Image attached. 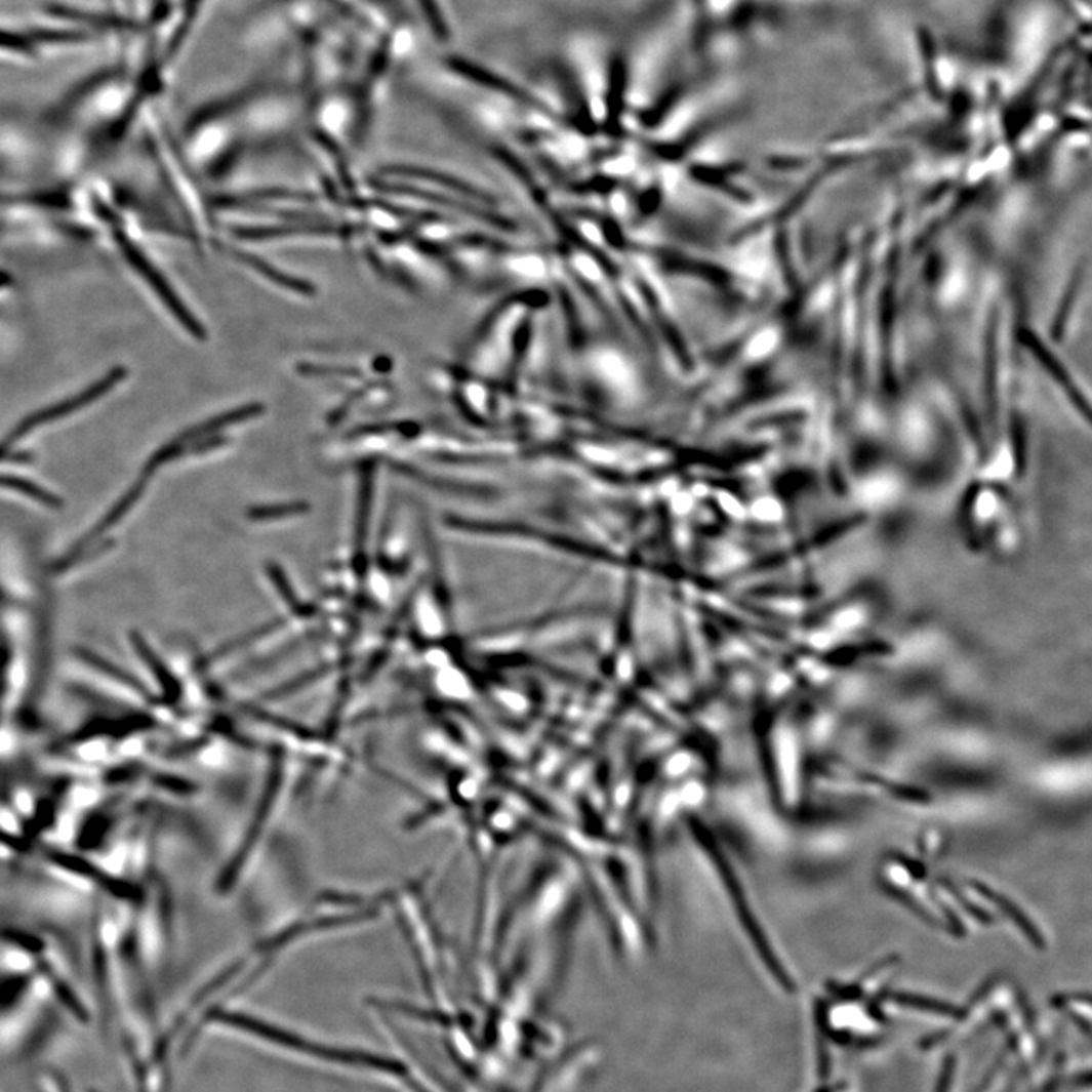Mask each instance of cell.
<instances>
[{"label":"cell","mask_w":1092,"mask_h":1092,"mask_svg":"<svg viewBox=\"0 0 1092 1092\" xmlns=\"http://www.w3.org/2000/svg\"><path fill=\"white\" fill-rule=\"evenodd\" d=\"M240 199H291V201H312V196L306 195V193L293 192V190L286 189H262L255 190V192L249 193L245 198Z\"/></svg>","instance_id":"8992f818"},{"label":"cell","mask_w":1092,"mask_h":1092,"mask_svg":"<svg viewBox=\"0 0 1092 1092\" xmlns=\"http://www.w3.org/2000/svg\"><path fill=\"white\" fill-rule=\"evenodd\" d=\"M970 885L980 897H983L984 900L987 901V903L993 904L997 909H1000V914L1009 918V920L1012 921V924H1014L1018 930H1021L1022 936H1024L1030 944H1034L1037 948H1046V938H1044L1041 930L1038 929L1037 924L1034 923V920H1030V917H1028V915L1025 914V912L1022 911L1012 898L1006 897L1002 892L996 891V889L990 888L986 883L977 882V880H971Z\"/></svg>","instance_id":"3957f363"},{"label":"cell","mask_w":1092,"mask_h":1092,"mask_svg":"<svg viewBox=\"0 0 1092 1092\" xmlns=\"http://www.w3.org/2000/svg\"><path fill=\"white\" fill-rule=\"evenodd\" d=\"M125 367H114L104 378L99 381L93 382L88 386L84 391L79 394L73 395L68 400L58 402V404L49 405V407L41 408L36 413L30 414L25 417L24 420L17 423L11 435L6 437L5 443H3V449L5 452L9 451L12 445L24 439L25 436L30 435L33 430L38 427L44 426L47 422H53V420L63 419V417L69 416V414L75 413V411L81 410V408L87 407L91 402L99 400L104 395L109 394L116 388L120 381L126 378Z\"/></svg>","instance_id":"7a4b0ae2"},{"label":"cell","mask_w":1092,"mask_h":1092,"mask_svg":"<svg viewBox=\"0 0 1092 1092\" xmlns=\"http://www.w3.org/2000/svg\"><path fill=\"white\" fill-rule=\"evenodd\" d=\"M14 201L31 202L34 205L44 207L68 208L71 205L69 198L63 193H49V195H34L31 198L14 199Z\"/></svg>","instance_id":"52a82bcc"},{"label":"cell","mask_w":1092,"mask_h":1092,"mask_svg":"<svg viewBox=\"0 0 1092 1092\" xmlns=\"http://www.w3.org/2000/svg\"><path fill=\"white\" fill-rule=\"evenodd\" d=\"M113 237L116 240L117 246H119L122 254L125 255L126 261L137 271V274L149 284L152 290L160 297L161 302L166 306V309L172 313L173 318L178 321L179 325L189 332L192 337L198 338V340L204 341L208 337L207 331H205L204 325L193 316V313L184 306L178 294L175 293L173 287L167 283L166 277L152 265L151 259L145 256L144 252L137 248L135 243L126 236L125 231L119 230L117 227H113Z\"/></svg>","instance_id":"6da1fadb"},{"label":"cell","mask_w":1092,"mask_h":1092,"mask_svg":"<svg viewBox=\"0 0 1092 1092\" xmlns=\"http://www.w3.org/2000/svg\"><path fill=\"white\" fill-rule=\"evenodd\" d=\"M224 251L233 256L234 259H237V261L242 262V265L251 268L252 271H255L256 274L265 277L266 280L277 284V286L283 287V289L304 294V296H310V294L315 293V287H313L312 284L300 280V278L291 277V275L280 271V269L275 268L271 262L251 254V252L243 251V249L239 248H224Z\"/></svg>","instance_id":"277c9868"},{"label":"cell","mask_w":1092,"mask_h":1092,"mask_svg":"<svg viewBox=\"0 0 1092 1092\" xmlns=\"http://www.w3.org/2000/svg\"><path fill=\"white\" fill-rule=\"evenodd\" d=\"M3 487L6 489L15 490V492L24 493V495L30 496V498L36 499L40 504L49 505V508H58L62 504L58 496L52 495V493L44 490L43 487L37 486V484L31 483L30 480L25 478L14 477V475H5L3 477Z\"/></svg>","instance_id":"5b68a950"}]
</instances>
